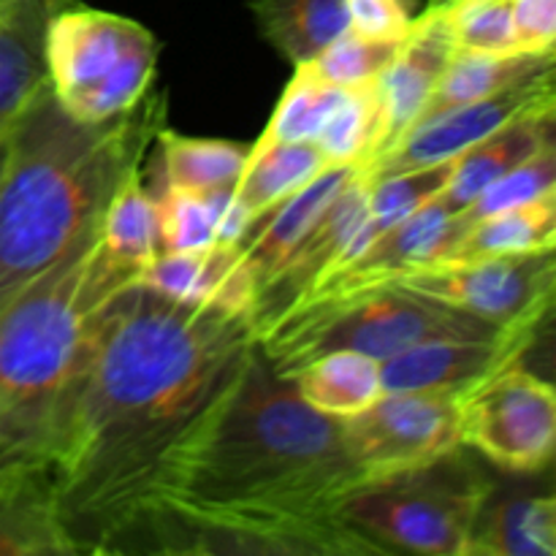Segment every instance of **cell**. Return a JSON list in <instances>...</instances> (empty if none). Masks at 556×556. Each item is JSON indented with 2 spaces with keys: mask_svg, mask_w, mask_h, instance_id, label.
I'll return each mask as SVG.
<instances>
[{
  "mask_svg": "<svg viewBox=\"0 0 556 556\" xmlns=\"http://www.w3.org/2000/svg\"><path fill=\"white\" fill-rule=\"evenodd\" d=\"M255 348L250 315L190 307L134 282L103 304L47 456L74 554H112L166 456L231 389Z\"/></svg>",
  "mask_w": 556,
  "mask_h": 556,
  "instance_id": "obj_1",
  "label": "cell"
},
{
  "mask_svg": "<svg viewBox=\"0 0 556 556\" xmlns=\"http://www.w3.org/2000/svg\"><path fill=\"white\" fill-rule=\"evenodd\" d=\"M362 483L340 418L309 407L255 348L231 389L166 456L112 554H383L340 516Z\"/></svg>",
  "mask_w": 556,
  "mask_h": 556,
  "instance_id": "obj_2",
  "label": "cell"
},
{
  "mask_svg": "<svg viewBox=\"0 0 556 556\" xmlns=\"http://www.w3.org/2000/svg\"><path fill=\"white\" fill-rule=\"evenodd\" d=\"M166 96L119 117L79 123L49 81L9 128L0 174V304L101 226V215L166 119Z\"/></svg>",
  "mask_w": 556,
  "mask_h": 556,
  "instance_id": "obj_3",
  "label": "cell"
},
{
  "mask_svg": "<svg viewBox=\"0 0 556 556\" xmlns=\"http://www.w3.org/2000/svg\"><path fill=\"white\" fill-rule=\"evenodd\" d=\"M98 233L101 226L0 304V476L47 478L49 443L98 313L134 282L136 271L114 261Z\"/></svg>",
  "mask_w": 556,
  "mask_h": 556,
  "instance_id": "obj_4",
  "label": "cell"
},
{
  "mask_svg": "<svg viewBox=\"0 0 556 556\" xmlns=\"http://www.w3.org/2000/svg\"><path fill=\"white\" fill-rule=\"evenodd\" d=\"M500 326L410 291L396 282L313 296L258 334V348L280 375L329 351H356L375 362L443 337H494Z\"/></svg>",
  "mask_w": 556,
  "mask_h": 556,
  "instance_id": "obj_5",
  "label": "cell"
},
{
  "mask_svg": "<svg viewBox=\"0 0 556 556\" xmlns=\"http://www.w3.org/2000/svg\"><path fill=\"white\" fill-rule=\"evenodd\" d=\"M465 445L432 465L367 481L340 505L342 521L383 554L467 556L492 483L465 459Z\"/></svg>",
  "mask_w": 556,
  "mask_h": 556,
  "instance_id": "obj_6",
  "label": "cell"
},
{
  "mask_svg": "<svg viewBox=\"0 0 556 556\" xmlns=\"http://www.w3.org/2000/svg\"><path fill=\"white\" fill-rule=\"evenodd\" d=\"M43 54L54 101L68 117L92 125L144 101L161 41L128 16L71 3L49 20Z\"/></svg>",
  "mask_w": 556,
  "mask_h": 556,
  "instance_id": "obj_7",
  "label": "cell"
},
{
  "mask_svg": "<svg viewBox=\"0 0 556 556\" xmlns=\"http://www.w3.org/2000/svg\"><path fill=\"white\" fill-rule=\"evenodd\" d=\"M462 445L514 476L546 470L556 448L552 383L519 362L500 367L459 394Z\"/></svg>",
  "mask_w": 556,
  "mask_h": 556,
  "instance_id": "obj_8",
  "label": "cell"
},
{
  "mask_svg": "<svg viewBox=\"0 0 556 556\" xmlns=\"http://www.w3.org/2000/svg\"><path fill=\"white\" fill-rule=\"evenodd\" d=\"M554 253L556 250L438 261L391 282L489 320L500 329H538L552 309Z\"/></svg>",
  "mask_w": 556,
  "mask_h": 556,
  "instance_id": "obj_9",
  "label": "cell"
},
{
  "mask_svg": "<svg viewBox=\"0 0 556 556\" xmlns=\"http://www.w3.org/2000/svg\"><path fill=\"white\" fill-rule=\"evenodd\" d=\"M342 440L364 483L432 465L462 445L459 394L383 391L367 410L340 418Z\"/></svg>",
  "mask_w": 556,
  "mask_h": 556,
  "instance_id": "obj_10",
  "label": "cell"
},
{
  "mask_svg": "<svg viewBox=\"0 0 556 556\" xmlns=\"http://www.w3.org/2000/svg\"><path fill=\"white\" fill-rule=\"evenodd\" d=\"M554 71L527 76L494 96L481 98V101L462 103V106L448 109L443 114L424 119L413 125L391 150L378 155L375 161L364 163L362 172L369 179L386 177V174L405 172V168L434 166L459 157L462 152L470 150L472 144L483 141L508 125L510 119L525 117L535 112H554Z\"/></svg>",
  "mask_w": 556,
  "mask_h": 556,
  "instance_id": "obj_11",
  "label": "cell"
},
{
  "mask_svg": "<svg viewBox=\"0 0 556 556\" xmlns=\"http://www.w3.org/2000/svg\"><path fill=\"white\" fill-rule=\"evenodd\" d=\"M467 228L470 223L462 212H451L443 201L434 199L432 204L421 206L402 223L380 231L367 248L331 269L309 293V299L380 286L427 264L445 261L454 253Z\"/></svg>",
  "mask_w": 556,
  "mask_h": 556,
  "instance_id": "obj_12",
  "label": "cell"
},
{
  "mask_svg": "<svg viewBox=\"0 0 556 556\" xmlns=\"http://www.w3.org/2000/svg\"><path fill=\"white\" fill-rule=\"evenodd\" d=\"M538 329H508L494 337H443L380 362L383 391H454L462 394L486 375L519 362Z\"/></svg>",
  "mask_w": 556,
  "mask_h": 556,
  "instance_id": "obj_13",
  "label": "cell"
},
{
  "mask_svg": "<svg viewBox=\"0 0 556 556\" xmlns=\"http://www.w3.org/2000/svg\"><path fill=\"white\" fill-rule=\"evenodd\" d=\"M454 49L443 5L432 3L424 14L413 20L410 30L400 41L391 63L378 76L383 123H380V141L375 157L391 150L418 123Z\"/></svg>",
  "mask_w": 556,
  "mask_h": 556,
  "instance_id": "obj_14",
  "label": "cell"
},
{
  "mask_svg": "<svg viewBox=\"0 0 556 556\" xmlns=\"http://www.w3.org/2000/svg\"><path fill=\"white\" fill-rule=\"evenodd\" d=\"M134 286L172 302L231 315H250L258 296V282L239 244L220 242L179 253L161 250L136 271Z\"/></svg>",
  "mask_w": 556,
  "mask_h": 556,
  "instance_id": "obj_15",
  "label": "cell"
},
{
  "mask_svg": "<svg viewBox=\"0 0 556 556\" xmlns=\"http://www.w3.org/2000/svg\"><path fill=\"white\" fill-rule=\"evenodd\" d=\"M76 0H5L0 5V130L47 85V25Z\"/></svg>",
  "mask_w": 556,
  "mask_h": 556,
  "instance_id": "obj_16",
  "label": "cell"
},
{
  "mask_svg": "<svg viewBox=\"0 0 556 556\" xmlns=\"http://www.w3.org/2000/svg\"><path fill=\"white\" fill-rule=\"evenodd\" d=\"M358 166H329L304 185L299 193L282 201L264 217L250 223L248 233L239 242L250 271L255 275L258 291L275 277V271L286 264L291 250L302 242L304 233L315 226L329 201L342 190V185L356 174Z\"/></svg>",
  "mask_w": 556,
  "mask_h": 556,
  "instance_id": "obj_17",
  "label": "cell"
},
{
  "mask_svg": "<svg viewBox=\"0 0 556 556\" xmlns=\"http://www.w3.org/2000/svg\"><path fill=\"white\" fill-rule=\"evenodd\" d=\"M554 141V112H535L510 119L492 136L454 157V174L440 193L451 212H462L503 174L525 163Z\"/></svg>",
  "mask_w": 556,
  "mask_h": 556,
  "instance_id": "obj_18",
  "label": "cell"
},
{
  "mask_svg": "<svg viewBox=\"0 0 556 556\" xmlns=\"http://www.w3.org/2000/svg\"><path fill=\"white\" fill-rule=\"evenodd\" d=\"M543 71H554V52L492 54L454 49L418 123L434 117V114L448 112L454 106H462V103H472L486 96H494V92L505 90V87L516 85V81L527 79V76L543 74Z\"/></svg>",
  "mask_w": 556,
  "mask_h": 556,
  "instance_id": "obj_19",
  "label": "cell"
},
{
  "mask_svg": "<svg viewBox=\"0 0 556 556\" xmlns=\"http://www.w3.org/2000/svg\"><path fill=\"white\" fill-rule=\"evenodd\" d=\"M286 378L293 380L309 407L331 418L356 416L383 394L380 362L356 351L320 353Z\"/></svg>",
  "mask_w": 556,
  "mask_h": 556,
  "instance_id": "obj_20",
  "label": "cell"
},
{
  "mask_svg": "<svg viewBox=\"0 0 556 556\" xmlns=\"http://www.w3.org/2000/svg\"><path fill=\"white\" fill-rule=\"evenodd\" d=\"M0 554H74L43 476H0Z\"/></svg>",
  "mask_w": 556,
  "mask_h": 556,
  "instance_id": "obj_21",
  "label": "cell"
},
{
  "mask_svg": "<svg viewBox=\"0 0 556 556\" xmlns=\"http://www.w3.org/2000/svg\"><path fill=\"white\" fill-rule=\"evenodd\" d=\"M258 33L291 65L309 63L351 27L345 0H250Z\"/></svg>",
  "mask_w": 556,
  "mask_h": 556,
  "instance_id": "obj_22",
  "label": "cell"
},
{
  "mask_svg": "<svg viewBox=\"0 0 556 556\" xmlns=\"http://www.w3.org/2000/svg\"><path fill=\"white\" fill-rule=\"evenodd\" d=\"M324 168H329L324 152L309 141L250 144V161L233 190L250 220H258L313 182Z\"/></svg>",
  "mask_w": 556,
  "mask_h": 556,
  "instance_id": "obj_23",
  "label": "cell"
},
{
  "mask_svg": "<svg viewBox=\"0 0 556 556\" xmlns=\"http://www.w3.org/2000/svg\"><path fill=\"white\" fill-rule=\"evenodd\" d=\"M556 554V500L510 497L478 516L467 556H554Z\"/></svg>",
  "mask_w": 556,
  "mask_h": 556,
  "instance_id": "obj_24",
  "label": "cell"
},
{
  "mask_svg": "<svg viewBox=\"0 0 556 556\" xmlns=\"http://www.w3.org/2000/svg\"><path fill=\"white\" fill-rule=\"evenodd\" d=\"M152 141L157 144L161 182L193 193L233 188L250 161V144L242 141L199 139L166 128H157Z\"/></svg>",
  "mask_w": 556,
  "mask_h": 556,
  "instance_id": "obj_25",
  "label": "cell"
},
{
  "mask_svg": "<svg viewBox=\"0 0 556 556\" xmlns=\"http://www.w3.org/2000/svg\"><path fill=\"white\" fill-rule=\"evenodd\" d=\"M546 250H556V193L472 223L445 261L530 255Z\"/></svg>",
  "mask_w": 556,
  "mask_h": 556,
  "instance_id": "obj_26",
  "label": "cell"
},
{
  "mask_svg": "<svg viewBox=\"0 0 556 556\" xmlns=\"http://www.w3.org/2000/svg\"><path fill=\"white\" fill-rule=\"evenodd\" d=\"M98 239L114 261L134 271L157 253V212L144 185V161L130 168L109 199Z\"/></svg>",
  "mask_w": 556,
  "mask_h": 556,
  "instance_id": "obj_27",
  "label": "cell"
},
{
  "mask_svg": "<svg viewBox=\"0 0 556 556\" xmlns=\"http://www.w3.org/2000/svg\"><path fill=\"white\" fill-rule=\"evenodd\" d=\"M378 81L345 90L342 101L320 128L315 147L329 166H364L375 157L380 141Z\"/></svg>",
  "mask_w": 556,
  "mask_h": 556,
  "instance_id": "obj_28",
  "label": "cell"
},
{
  "mask_svg": "<svg viewBox=\"0 0 556 556\" xmlns=\"http://www.w3.org/2000/svg\"><path fill=\"white\" fill-rule=\"evenodd\" d=\"M345 90L320 79L307 63L293 65V79L282 90L264 134L255 144H275V141H309L315 144L320 128L337 103L342 101Z\"/></svg>",
  "mask_w": 556,
  "mask_h": 556,
  "instance_id": "obj_29",
  "label": "cell"
},
{
  "mask_svg": "<svg viewBox=\"0 0 556 556\" xmlns=\"http://www.w3.org/2000/svg\"><path fill=\"white\" fill-rule=\"evenodd\" d=\"M451 174H454V161L369 179V231L378 237L380 231L402 223L421 206L432 204L445 190Z\"/></svg>",
  "mask_w": 556,
  "mask_h": 556,
  "instance_id": "obj_30",
  "label": "cell"
},
{
  "mask_svg": "<svg viewBox=\"0 0 556 556\" xmlns=\"http://www.w3.org/2000/svg\"><path fill=\"white\" fill-rule=\"evenodd\" d=\"M155 199L157 212V253H179V250H204L217 244L215 217L204 193L174 188L157 179Z\"/></svg>",
  "mask_w": 556,
  "mask_h": 556,
  "instance_id": "obj_31",
  "label": "cell"
},
{
  "mask_svg": "<svg viewBox=\"0 0 556 556\" xmlns=\"http://www.w3.org/2000/svg\"><path fill=\"white\" fill-rule=\"evenodd\" d=\"M396 47H400V41L369 38L348 27L334 41L326 43L307 65L329 85L353 90V87L378 81V76L394 58Z\"/></svg>",
  "mask_w": 556,
  "mask_h": 556,
  "instance_id": "obj_32",
  "label": "cell"
},
{
  "mask_svg": "<svg viewBox=\"0 0 556 556\" xmlns=\"http://www.w3.org/2000/svg\"><path fill=\"white\" fill-rule=\"evenodd\" d=\"M548 193H556L554 141L543 147V150H538L532 157H527L525 163L510 168L508 174L494 179L467 210H462V215H465V220L472 226V223L483 220V217L516 210V206H525Z\"/></svg>",
  "mask_w": 556,
  "mask_h": 556,
  "instance_id": "obj_33",
  "label": "cell"
},
{
  "mask_svg": "<svg viewBox=\"0 0 556 556\" xmlns=\"http://www.w3.org/2000/svg\"><path fill=\"white\" fill-rule=\"evenodd\" d=\"M451 38L467 52H521L516 41L510 0H451L443 3Z\"/></svg>",
  "mask_w": 556,
  "mask_h": 556,
  "instance_id": "obj_34",
  "label": "cell"
},
{
  "mask_svg": "<svg viewBox=\"0 0 556 556\" xmlns=\"http://www.w3.org/2000/svg\"><path fill=\"white\" fill-rule=\"evenodd\" d=\"M351 30L383 41H402L413 20L405 0H345Z\"/></svg>",
  "mask_w": 556,
  "mask_h": 556,
  "instance_id": "obj_35",
  "label": "cell"
},
{
  "mask_svg": "<svg viewBox=\"0 0 556 556\" xmlns=\"http://www.w3.org/2000/svg\"><path fill=\"white\" fill-rule=\"evenodd\" d=\"M521 52L552 54L556 41V0H510Z\"/></svg>",
  "mask_w": 556,
  "mask_h": 556,
  "instance_id": "obj_36",
  "label": "cell"
},
{
  "mask_svg": "<svg viewBox=\"0 0 556 556\" xmlns=\"http://www.w3.org/2000/svg\"><path fill=\"white\" fill-rule=\"evenodd\" d=\"M11 128V125H9ZM9 128L0 130V174L5 168V157H9Z\"/></svg>",
  "mask_w": 556,
  "mask_h": 556,
  "instance_id": "obj_37",
  "label": "cell"
},
{
  "mask_svg": "<svg viewBox=\"0 0 556 556\" xmlns=\"http://www.w3.org/2000/svg\"><path fill=\"white\" fill-rule=\"evenodd\" d=\"M432 3H438V5H443V3H451V0H432Z\"/></svg>",
  "mask_w": 556,
  "mask_h": 556,
  "instance_id": "obj_38",
  "label": "cell"
},
{
  "mask_svg": "<svg viewBox=\"0 0 556 556\" xmlns=\"http://www.w3.org/2000/svg\"><path fill=\"white\" fill-rule=\"evenodd\" d=\"M5 3V0H0V5H3Z\"/></svg>",
  "mask_w": 556,
  "mask_h": 556,
  "instance_id": "obj_39",
  "label": "cell"
}]
</instances>
